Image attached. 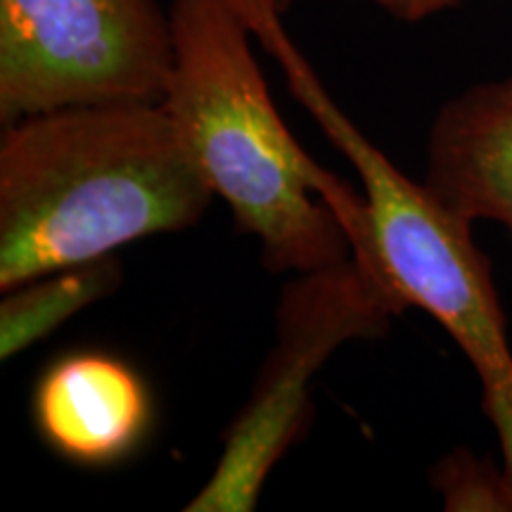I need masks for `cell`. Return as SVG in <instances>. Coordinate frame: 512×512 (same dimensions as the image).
Wrapping results in <instances>:
<instances>
[{"mask_svg": "<svg viewBox=\"0 0 512 512\" xmlns=\"http://www.w3.org/2000/svg\"><path fill=\"white\" fill-rule=\"evenodd\" d=\"M34 422L46 444L76 465L119 463L143 441L150 392L128 363L79 351L53 363L34 389Z\"/></svg>", "mask_w": 512, "mask_h": 512, "instance_id": "obj_6", "label": "cell"}, {"mask_svg": "<svg viewBox=\"0 0 512 512\" xmlns=\"http://www.w3.org/2000/svg\"><path fill=\"white\" fill-rule=\"evenodd\" d=\"M174 69L162 107L211 188L254 235L271 273L351 256L347 221L366 195L313 162L275 110L240 0H171Z\"/></svg>", "mask_w": 512, "mask_h": 512, "instance_id": "obj_2", "label": "cell"}, {"mask_svg": "<svg viewBox=\"0 0 512 512\" xmlns=\"http://www.w3.org/2000/svg\"><path fill=\"white\" fill-rule=\"evenodd\" d=\"M422 183L467 223L512 230V74L441 105L427 133Z\"/></svg>", "mask_w": 512, "mask_h": 512, "instance_id": "obj_7", "label": "cell"}, {"mask_svg": "<svg viewBox=\"0 0 512 512\" xmlns=\"http://www.w3.org/2000/svg\"><path fill=\"white\" fill-rule=\"evenodd\" d=\"M174 69L157 0H0V124L98 102H162Z\"/></svg>", "mask_w": 512, "mask_h": 512, "instance_id": "obj_5", "label": "cell"}, {"mask_svg": "<svg viewBox=\"0 0 512 512\" xmlns=\"http://www.w3.org/2000/svg\"><path fill=\"white\" fill-rule=\"evenodd\" d=\"M408 309L382 261L361 252L287 280L275 309L271 354L223 434L219 463L185 512L254 510L273 467L309 430L313 375L344 342L387 335Z\"/></svg>", "mask_w": 512, "mask_h": 512, "instance_id": "obj_3", "label": "cell"}, {"mask_svg": "<svg viewBox=\"0 0 512 512\" xmlns=\"http://www.w3.org/2000/svg\"><path fill=\"white\" fill-rule=\"evenodd\" d=\"M430 482L448 512H512V479L503 465L453 448L432 467Z\"/></svg>", "mask_w": 512, "mask_h": 512, "instance_id": "obj_9", "label": "cell"}, {"mask_svg": "<svg viewBox=\"0 0 512 512\" xmlns=\"http://www.w3.org/2000/svg\"><path fill=\"white\" fill-rule=\"evenodd\" d=\"M290 3H292V0H278V8L285 12L287 8H290Z\"/></svg>", "mask_w": 512, "mask_h": 512, "instance_id": "obj_11", "label": "cell"}, {"mask_svg": "<svg viewBox=\"0 0 512 512\" xmlns=\"http://www.w3.org/2000/svg\"><path fill=\"white\" fill-rule=\"evenodd\" d=\"M373 3L403 22H420L441 10L456 8L463 0H373Z\"/></svg>", "mask_w": 512, "mask_h": 512, "instance_id": "obj_10", "label": "cell"}, {"mask_svg": "<svg viewBox=\"0 0 512 512\" xmlns=\"http://www.w3.org/2000/svg\"><path fill=\"white\" fill-rule=\"evenodd\" d=\"M119 283L121 264L110 254L86 264L57 268L3 292L0 358L10 361L34 347L86 306L110 297Z\"/></svg>", "mask_w": 512, "mask_h": 512, "instance_id": "obj_8", "label": "cell"}, {"mask_svg": "<svg viewBox=\"0 0 512 512\" xmlns=\"http://www.w3.org/2000/svg\"><path fill=\"white\" fill-rule=\"evenodd\" d=\"M214 188L162 102L31 114L0 138V292L202 221Z\"/></svg>", "mask_w": 512, "mask_h": 512, "instance_id": "obj_1", "label": "cell"}, {"mask_svg": "<svg viewBox=\"0 0 512 512\" xmlns=\"http://www.w3.org/2000/svg\"><path fill=\"white\" fill-rule=\"evenodd\" d=\"M344 155L361 178L389 280L411 309H425L444 325L475 368L484 415L512 479V347L494 273L472 238V223L448 211L425 183L403 174L363 133L347 140Z\"/></svg>", "mask_w": 512, "mask_h": 512, "instance_id": "obj_4", "label": "cell"}]
</instances>
